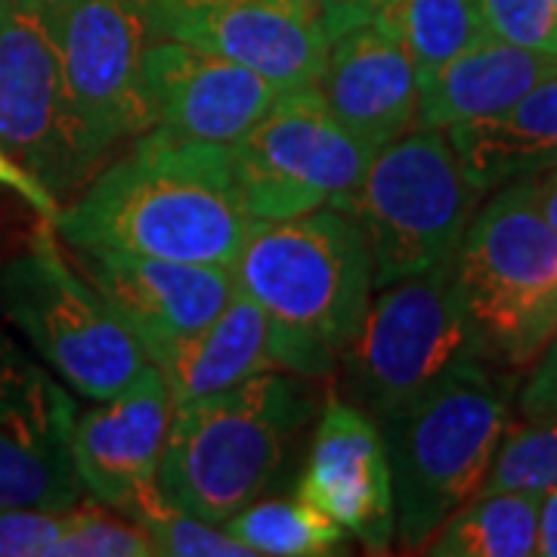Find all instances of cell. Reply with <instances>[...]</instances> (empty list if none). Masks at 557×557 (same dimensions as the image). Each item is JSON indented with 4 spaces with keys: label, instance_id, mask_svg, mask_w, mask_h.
<instances>
[{
    "label": "cell",
    "instance_id": "cell-1",
    "mask_svg": "<svg viewBox=\"0 0 557 557\" xmlns=\"http://www.w3.org/2000/svg\"><path fill=\"white\" fill-rule=\"evenodd\" d=\"M255 220L242 208L230 146L168 127L139 134L50 220L69 248H115L149 258L233 267Z\"/></svg>",
    "mask_w": 557,
    "mask_h": 557
},
{
    "label": "cell",
    "instance_id": "cell-2",
    "mask_svg": "<svg viewBox=\"0 0 557 557\" xmlns=\"http://www.w3.org/2000/svg\"><path fill=\"white\" fill-rule=\"evenodd\" d=\"M230 270L267 313L276 369L300 379L338 369L375 292L369 245L338 205L255 220Z\"/></svg>",
    "mask_w": 557,
    "mask_h": 557
},
{
    "label": "cell",
    "instance_id": "cell-3",
    "mask_svg": "<svg viewBox=\"0 0 557 557\" xmlns=\"http://www.w3.org/2000/svg\"><path fill=\"white\" fill-rule=\"evenodd\" d=\"M310 416L313 397L304 379L278 369L180 403L156 474L161 498L193 518L226 523L276 480Z\"/></svg>",
    "mask_w": 557,
    "mask_h": 557
},
{
    "label": "cell",
    "instance_id": "cell-4",
    "mask_svg": "<svg viewBox=\"0 0 557 557\" xmlns=\"http://www.w3.org/2000/svg\"><path fill=\"white\" fill-rule=\"evenodd\" d=\"M508 424V397L483 359L465 362L381 421L394 486V539L403 552H424L446 518L478 496Z\"/></svg>",
    "mask_w": 557,
    "mask_h": 557
},
{
    "label": "cell",
    "instance_id": "cell-5",
    "mask_svg": "<svg viewBox=\"0 0 557 557\" xmlns=\"http://www.w3.org/2000/svg\"><path fill=\"white\" fill-rule=\"evenodd\" d=\"M493 193L458 242L453 282L478 359L518 372L557 335V233L523 177Z\"/></svg>",
    "mask_w": 557,
    "mask_h": 557
},
{
    "label": "cell",
    "instance_id": "cell-6",
    "mask_svg": "<svg viewBox=\"0 0 557 557\" xmlns=\"http://www.w3.org/2000/svg\"><path fill=\"white\" fill-rule=\"evenodd\" d=\"M480 199L458 168L446 131L416 127L381 146L357 189L335 205L359 226L375 288H384L456 258Z\"/></svg>",
    "mask_w": 557,
    "mask_h": 557
},
{
    "label": "cell",
    "instance_id": "cell-7",
    "mask_svg": "<svg viewBox=\"0 0 557 557\" xmlns=\"http://www.w3.org/2000/svg\"><path fill=\"white\" fill-rule=\"evenodd\" d=\"M0 313L72 394L90 403L121 394L149 366L124 319L62 258L50 226L3 263Z\"/></svg>",
    "mask_w": 557,
    "mask_h": 557
},
{
    "label": "cell",
    "instance_id": "cell-8",
    "mask_svg": "<svg viewBox=\"0 0 557 557\" xmlns=\"http://www.w3.org/2000/svg\"><path fill=\"white\" fill-rule=\"evenodd\" d=\"M478 359L453 282V260L384 285L338 359L341 391L384 421Z\"/></svg>",
    "mask_w": 557,
    "mask_h": 557
},
{
    "label": "cell",
    "instance_id": "cell-9",
    "mask_svg": "<svg viewBox=\"0 0 557 557\" xmlns=\"http://www.w3.org/2000/svg\"><path fill=\"white\" fill-rule=\"evenodd\" d=\"M372 156L332 115L317 84H304L230 146V171L248 218L292 220L354 193Z\"/></svg>",
    "mask_w": 557,
    "mask_h": 557
},
{
    "label": "cell",
    "instance_id": "cell-10",
    "mask_svg": "<svg viewBox=\"0 0 557 557\" xmlns=\"http://www.w3.org/2000/svg\"><path fill=\"white\" fill-rule=\"evenodd\" d=\"M0 146L57 199L102 168L75 119L44 0H0Z\"/></svg>",
    "mask_w": 557,
    "mask_h": 557
},
{
    "label": "cell",
    "instance_id": "cell-11",
    "mask_svg": "<svg viewBox=\"0 0 557 557\" xmlns=\"http://www.w3.org/2000/svg\"><path fill=\"white\" fill-rule=\"evenodd\" d=\"M72 109L94 156L156 127L143 62L159 38L146 0H44Z\"/></svg>",
    "mask_w": 557,
    "mask_h": 557
},
{
    "label": "cell",
    "instance_id": "cell-12",
    "mask_svg": "<svg viewBox=\"0 0 557 557\" xmlns=\"http://www.w3.org/2000/svg\"><path fill=\"white\" fill-rule=\"evenodd\" d=\"M75 412V397L0 332V505L62 511L78 502Z\"/></svg>",
    "mask_w": 557,
    "mask_h": 557
},
{
    "label": "cell",
    "instance_id": "cell-13",
    "mask_svg": "<svg viewBox=\"0 0 557 557\" xmlns=\"http://www.w3.org/2000/svg\"><path fill=\"white\" fill-rule=\"evenodd\" d=\"M159 38L245 65L282 90L317 84L332 40L295 0H146Z\"/></svg>",
    "mask_w": 557,
    "mask_h": 557
},
{
    "label": "cell",
    "instance_id": "cell-14",
    "mask_svg": "<svg viewBox=\"0 0 557 557\" xmlns=\"http://www.w3.org/2000/svg\"><path fill=\"white\" fill-rule=\"evenodd\" d=\"M81 276L137 335L146 357L171 341L201 332L230 304V267L149 258L115 248H72Z\"/></svg>",
    "mask_w": 557,
    "mask_h": 557
},
{
    "label": "cell",
    "instance_id": "cell-15",
    "mask_svg": "<svg viewBox=\"0 0 557 557\" xmlns=\"http://www.w3.org/2000/svg\"><path fill=\"white\" fill-rule=\"evenodd\" d=\"M171 394L149 362L112 399L75 412L72 458L84 493L131 515L139 502L159 493V461L171 424Z\"/></svg>",
    "mask_w": 557,
    "mask_h": 557
},
{
    "label": "cell",
    "instance_id": "cell-16",
    "mask_svg": "<svg viewBox=\"0 0 557 557\" xmlns=\"http://www.w3.org/2000/svg\"><path fill=\"white\" fill-rule=\"evenodd\" d=\"M298 496L369 552H387L394 542V486L379 421L344 397L329 399Z\"/></svg>",
    "mask_w": 557,
    "mask_h": 557
},
{
    "label": "cell",
    "instance_id": "cell-17",
    "mask_svg": "<svg viewBox=\"0 0 557 557\" xmlns=\"http://www.w3.org/2000/svg\"><path fill=\"white\" fill-rule=\"evenodd\" d=\"M143 78L156 124L218 146H233L285 94L245 65L171 38L149 44Z\"/></svg>",
    "mask_w": 557,
    "mask_h": 557
},
{
    "label": "cell",
    "instance_id": "cell-18",
    "mask_svg": "<svg viewBox=\"0 0 557 557\" xmlns=\"http://www.w3.org/2000/svg\"><path fill=\"white\" fill-rule=\"evenodd\" d=\"M317 87L332 115L375 152L416 124L418 78L412 60L375 22L332 40Z\"/></svg>",
    "mask_w": 557,
    "mask_h": 557
},
{
    "label": "cell",
    "instance_id": "cell-19",
    "mask_svg": "<svg viewBox=\"0 0 557 557\" xmlns=\"http://www.w3.org/2000/svg\"><path fill=\"white\" fill-rule=\"evenodd\" d=\"M149 362L168 384L171 406L211 397L276 369L267 313L239 288L214 322L152 350Z\"/></svg>",
    "mask_w": 557,
    "mask_h": 557
},
{
    "label": "cell",
    "instance_id": "cell-20",
    "mask_svg": "<svg viewBox=\"0 0 557 557\" xmlns=\"http://www.w3.org/2000/svg\"><path fill=\"white\" fill-rule=\"evenodd\" d=\"M548 78H557L555 53L527 50L490 35L418 84L412 127L446 131L461 121L493 115Z\"/></svg>",
    "mask_w": 557,
    "mask_h": 557
},
{
    "label": "cell",
    "instance_id": "cell-21",
    "mask_svg": "<svg viewBox=\"0 0 557 557\" xmlns=\"http://www.w3.org/2000/svg\"><path fill=\"white\" fill-rule=\"evenodd\" d=\"M465 180L480 196L557 168V78L527 90L508 109L446 127Z\"/></svg>",
    "mask_w": 557,
    "mask_h": 557
},
{
    "label": "cell",
    "instance_id": "cell-22",
    "mask_svg": "<svg viewBox=\"0 0 557 557\" xmlns=\"http://www.w3.org/2000/svg\"><path fill=\"white\" fill-rule=\"evenodd\" d=\"M539 493H478L456 508L424 545L434 557H530L536 555Z\"/></svg>",
    "mask_w": 557,
    "mask_h": 557
},
{
    "label": "cell",
    "instance_id": "cell-23",
    "mask_svg": "<svg viewBox=\"0 0 557 557\" xmlns=\"http://www.w3.org/2000/svg\"><path fill=\"white\" fill-rule=\"evenodd\" d=\"M372 22L406 50L418 84L490 38L478 0H384Z\"/></svg>",
    "mask_w": 557,
    "mask_h": 557
},
{
    "label": "cell",
    "instance_id": "cell-24",
    "mask_svg": "<svg viewBox=\"0 0 557 557\" xmlns=\"http://www.w3.org/2000/svg\"><path fill=\"white\" fill-rule=\"evenodd\" d=\"M226 530L251 555L270 557H322L338 555L347 533L332 518L300 496L251 502L233 518Z\"/></svg>",
    "mask_w": 557,
    "mask_h": 557
},
{
    "label": "cell",
    "instance_id": "cell-25",
    "mask_svg": "<svg viewBox=\"0 0 557 557\" xmlns=\"http://www.w3.org/2000/svg\"><path fill=\"white\" fill-rule=\"evenodd\" d=\"M557 486V421L508 424L480 493L523 490L542 493Z\"/></svg>",
    "mask_w": 557,
    "mask_h": 557
},
{
    "label": "cell",
    "instance_id": "cell-26",
    "mask_svg": "<svg viewBox=\"0 0 557 557\" xmlns=\"http://www.w3.org/2000/svg\"><path fill=\"white\" fill-rule=\"evenodd\" d=\"M53 557H152L146 530L102 502H75L65 508V527Z\"/></svg>",
    "mask_w": 557,
    "mask_h": 557
},
{
    "label": "cell",
    "instance_id": "cell-27",
    "mask_svg": "<svg viewBox=\"0 0 557 557\" xmlns=\"http://www.w3.org/2000/svg\"><path fill=\"white\" fill-rule=\"evenodd\" d=\"M127 518L146 530L156 555L251 557V552L230 530L223 533V530H218V523H208V520L180 511L174 505H168L161 493H152L146 502H139Z\"/></svg>",
    "mask_w": 557,
    "mask_h": 557
},
{
    "label": "cell",
    "instance_id": "cell-28",
    "mask_svg": "<svg viewBox=\"0 0 557 557\" xmlns=\"http://www.w3.org/2000/svg\"><path fill=\"white\" fill-rule=\"evenodd\" d=\"M486 32L498 40L557 57L555 0H478Z\"/></svg>",
    "mask_w": 557,
    "mask_h": 557
},
{
    "label": "cell",
    "instance_id": "cell-29",
    "mask_svg": "<svg viewBox=\"0 0 557 557\" xmlns=\"http://www.w3.org/2000/svg\"><path fill=\"white\" fill-rule=\"evenodd\" d=\"M65 527V508H20L0 505V557L50 555Z\"/></svg>",
    "mask_w": 557,
    "mask_h": 557
},
{
    "label": "cell",
    "instance_id": "cell-30",
    "mask_svg": "<svg viewBox=\"0 0 557 557\" xmlns=\"http://www.w3.org/2000/svg\"><path fill=\"white\" fill-rule=\"evenodd\" d=\"M518 406L527 421H557V335L533 362V375L523 384Z\"/></svg>",
    "mask_w": 557,
    "mask_h": 557
},
{
    "label": "cell",
    "instance_id": "cell-31",
    "mask_svg": "<svg viewBox=\"0 0 557 557\" xmlns=\"http://www.w3.org/2000/svg\"><path fill=\"white\" fill-rule=\"evenodd\" d=\"M295 3H300L319 22L325 38L338 40L350 28L375 20L384 0H295Z\"/></svg>",
    "mask_w": 557,
    "mask_h": 557
},
{
    "label": "cell",
    "instance_id": "cell-32",
    "mask_svg": "<svg viewBox=\"0 0 557 557\" xmlns=\"http://www.w3.org/2000/svg\"><path fill=\"white\" fill-rule=\"evenodd\" d=\"M0 186H7V189H13L20 199H25L35 211L44 214V220H53L60 214V199L40 183L35 180L22 164L10 159L7 152H3V146H0Z\"/></svg>",
    "mask_w": 557,
    "mask_h": 557
},
{
    "label": "cell",
    "instance_id": "cell-33",
    "mask_svg": "<svg viewBox=\"0 0 557 557\" xmlns=\"http://www.w3.org/2000/svg\"><path fill=\"white\" fill-rule=\"evenodd\" d=\"M523 180H527V189H530V199L536 205V211L557 233V168Z\"/></svg>",
    "mask_w": 557,
    "mask_h": 557
},
{
    "label": "cell",
    "instance_id": "cell-34",
    "mask_svg": "<svg viewBox=\"0 0 557 557\" xmlns=\"http://www.w3.org/2000/svg\"><path fill=\"white\" fill-rule=\"evenodd\" d=\"M536 555L557 557V486L539 493Z\"/></svg>",
    "mask_w": 557,
    "mask_h": 557
},
{
    "label": "cell",
    "instance_id": "cell-35",
    "mask_svg": "<svg viewBox=\"0 0 557 557\" xmlns=\"http://www.w3.org/2000/svg\"><path fill=\"white\" fill-rule=\"evenodd\" d=\"M555 3H557V0H555Z\"/></svg>",
    "mask_w": 557,
    "mask_h": 557
}]
</instances>
